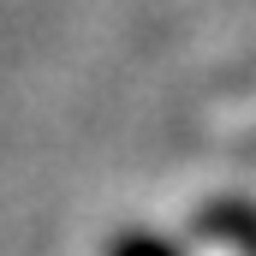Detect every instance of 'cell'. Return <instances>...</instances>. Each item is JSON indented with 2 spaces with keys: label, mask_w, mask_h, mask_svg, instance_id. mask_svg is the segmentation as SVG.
<instances>
[{
  "label": "cell",
  "mask_w": 256,
  "mask_h": 256,
  "mask_svg": "<svg viewBox=\"0 0 256 256\" xmlns=\"http://www.w3.org/2000/svg\"><path fill=\"white\" fill-rule=\"evenodd\" d=\"M108 256H179V250H173V244H161V238H149V232H126Z\"/></svg>",
  "instance_id": "6da1fadb"
}]
</instances>
